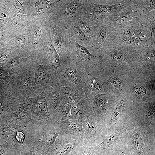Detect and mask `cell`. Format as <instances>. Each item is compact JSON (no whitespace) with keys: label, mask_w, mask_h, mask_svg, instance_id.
<instances>
[{"label":"cell","mask_w":155,"mask_h":155,"mask_svg":"<svg viewBox=\"0 0 155 155\" xmlns=\"http://www.w3.org/2000/svg\"><path fill=\"white\" fill-rule=\"evenodd\" d=\"M134 127L125 145L133 155H155V125L142 124L132 118Z\"/></svg>","instance_id":"1"},{"label":"cell","mask_w":155,"mask_h":155,"mask_svg":"<svg viewBox=\"0 0 155 155\" xmlns=\"http://www.w3.org/2000/svg\"><path fill=\"white\" fill-rule=\"evenodd\" d=\"M26 99L32 113V119L24 130L34 132L36 135L46 124L52 121L48 109L45 90L44 89L37 96L28 97Z\"/></svg>","instance_id":"2"},{"label":"cell","mask_w":155,"mask_h":155,"mask_svg":"<svg viewBox=\"0 0 155 155\" xmlns=\"http://www.w3.org/2000/svg\"><path fill=\"white\" fill-rule=\"evenodd\" d=\"M103 116L109 132L131 124L133 112L130 109L129 102L123 98L114 103Z\"/></svg>","instance_id":"3"},{"label":"cell","mask_w":155,"mask_h":155,"mask_svg":"<svg viewBox=\"0 0 155 155\" xmlns=\"http://www.w3.org/2000/svg\"><path fill=\"white\" fill-rule=\"evenodd\" d=\"M131 2V0H121L115 4L108 5L105 3H96L93 0H84V13L97 25L110 15L127 9Z\"/></svg>","instance_id":"4"},{"label":"cell","mask_w":155,"mask_h":155,"mask_svg":"<svg viewBox=\"0 0 155 155\" xmlns=\"http://www.w3.org/2000/svg\"><path fill=\"white\" fill-rule=\"evenodd\" d=\"M83 137L81 144L89 148L103 141L108 133L103 116L93 114L82 122Z\"/></svg>","instance_id":"5"},{"label":"cell","mask_w":155,"mask_h":155,"mask_svg":"<svg viewBox=\"0 0 155 155\" xmlns=\"http://www.w3.org/2000/svg\"><path fill=\"white\" fill-rule=\"evenodd\" d=\"M111 34L131 36L151 40L150 26L147 14L139 13L131 21L122 25L113 28Z\"/></svg>","instance_id":"6"},{"label":"cell","mask_w":155,"mask_h":155,"mask_svg":"<svg viewBox=\"0 0 155 155\" xmlns=\"http://www.w3.org/2000/svg\"><path fill=\"white\" fill-rule=\"evenodd\" d=\"M67 59L81 63L92 75L94 70L100 66L102 62L99 55L91 53L86 48L72 41L68 46Z\"/></svg>","instance_id":"7"},{"label":"cell","mask_w":155,"mask_h":155,"mask_svg":"<svg viewBox=\"0 0 155 155\" xmlns=\"http://www.w3.org/2000/svg\"><path fill=\"white\" fill-rule=\"evenodd\" d=\"M133 127L132 123L125 127L108 132L101 143L90 148L99 155H111L119 148L125 146L128 134Z\"/></svg>","instance_id":"8"},{"label":"cell","mask_w":155,"mask_h":155,"mask_svg":"<svg viewBox=\"0 0 155 155\" xmlns=\"http://www.w3.org/2000/svg\"><path fill=\"white\" fill-rule=\"evenodd\" d=\"M99 55L101 59L106 58L116 63L127 62L130 67L131 59L134 56V51L123 47L118 40L110 36L101 49Z\"/></svg>","instance_id":"9"},{"label":"cell","mask_w":155,"mask_h":155,"mask_svg":"<svg viewBox=\"0 0 155 155\" xmlns=\"http://www.w3.org/2000/svg\"><path fill=\"white\" fill-rule=\"evenodd\" d=\"M29 65L12 76L11 87L13 92L27 98L37 90L34 80V72Z\"/></svg>","instance_id":"10"},{"label":"cell","mask_w":155,"mask_h":155,"mask_svg":"<svg viewBox=\"0 0 155 155\" xmlns=\"http://www.w3.org/2000/svg\"><path fill=\"white\" fill-rule=\"evenodd\" d=\"M86 70L80 63L67 59L61 61L58 73L60 79L71 82L83 90Z\"/></svg>","instance_id":"11"},{"label":"cell","mask_w":155,"mask_h":155,"mask_svg":"<svg viewBox=\"0 0 155 155\" xmlns=\"http://www.w3.org/2000/svg\"><path fill=\"white\" fill-rule=\"evenodd\" d=\"M52 36L54 46L61 60L66 59L68 46L71 41L62 22L54 17L52 20Z\"/></svg>","instance_id":"12"},{"label":"cell","mask_w":155,"mask_h":155,"mask_svg":"<svg viewBox=\"0 0 155 155\" xmlns=\"http://www.w3.org/2000/svg\"><path fill=\"white\" fill-rule=\"evenodd\" d=\"M51 86L59 93L61 101L71 104L77 103L85 96L83 90L67 80L60 79Z\"/></svg>","instance_id":"13"},{"label":"cell","mask_w":155,"mask_h":155,"mask_svg":"<svg viewBox=\"0 0 155 155\" xmlns=\"http://www.w3.org/2000/svg\"><path fill=\"white\" fill-rule=\"evenodd\" d=\"M83 1L84 0H65L55 11L54 16L65 21H77L83 13Z\"/></svg>","instance_id":"14"},{"label":"cell","mask_w":155,"mask_h":155,"mask_svg":"<svg viewBox=\"0 0 155 155\" xmlns=\"http://www.w3.org/2000/svg\"><path fill=\"white\" fill-rule=\"evenodd\" d=\"M36 64L33 65L32 67L34 73V80L36 89L49 85L51 86L55 83L53 72L41 55Z\"/></svg>","instance_id":"15"},{"label":"cell","mask_w":155,"mask_h":155,"mask_svg":"<svg viewBox=\"0 0 155 155\" xmlns=\"http://www.w3.org/2000/svg\"><path fill=\"white\" fill-rule=\"evenodd\" d=\"M80 143L70 135L60 133L45 154L68 155Z\"/></svg>","instance_id":"16"},{"label":"cell","mask_w":155,"mask_h":155,"mask_svg":"<svg viewBox=\"0 0 155 155\" xmlns=\"http://www.w3.org/2000/svg\"><path fill=\"white\" fill-rule=\"evenodd\" d=\"M112 28L109 26L104 20L96 25L91 46L88 50L91 53L100 54L101 49L112 34Z\"/></svg>","instance_id":"17"},{"label":"cell","mask_w":155,"mask_h":155,"mask_svg":"<svg viewBox=\"0 0 155 155\" xmlns=\"http://www.w3.org/2000/svg\"><path fill=\"white\" fill-rule=\"evenodd\" d=\"M60 133L58 123L53 121L46 124L42 129L38 137V145L41 146L45 153L54 143Z\"/></svg>","instance_id":"18"},{"label":"cell","mask_w":155,"mask_h":155,"mask_svg":"<svg viewBox=\"0 0 155 155\" xmlns=\"http://www.w3.org/2000/svg\"><path fill=\"white\" fill-rule=\"evenodd\" d=\"M60 20L64 24L71 40L86 47L88 50L90 46L92 38L87 36L82 31L77 21L70 22Z\"/></svg>","instance_id":"19"},{"label":"cell","mask_w":155,"mask_h":155,"mask_svg":"<svg viewBox=\"0 0 155 155\" xmlns=\"http://www.w3.org/2000/svg\"><path fill=\"white\" fill-rule=\"evenodd\" d=\"M94 114L91 100L84 96L77 103L72 104L67 119L83 120Z\"/></svg>","instance_id":"20"},{"label":"cell","mask_w":155,"mask_h":155,"mask_svg":"<svg viewBox=\"0 0 155 155\" xmlns=\"http://www.w3.org/2000/svg\"><path fill=\"white\" fill-rule=\"evenodd\" d=\"M82 122L78 119H67L58 123L60 133L69 135L81 144L83 137Z\"/></svg>","instance_id":"21"},{"label":"cell","mask_w":155,"mask_h":155,"mask_svg":"<svg viewBox=\"0 0 155 155\" xmlns=\"http://www.w3.org/2000/svg\"><path fill=\"white\" fill-rule=\"evenodd\" d=\"M41 55L51 68L56 80H59L58 69L61 64L60 58L49 38Z\"/></svg>","instance_id":"22"},{"label":"cell","mask_w":155,"mask_h":155,"mask_svg":"<svg viewBox=\"0 0 155 155\" xmlns=\"http://www.w3.org/2000/svg\"><path fill=\"white\" fill-rule=\"evenodd\" d=\"M83 89L85 96L91 100L95 96L104 92L105 88L100 79L92 75L86 70Z\"/></svg>","instance_id":"23"},{"label":"cell","mask_w":155,"mask_h":155,"mask_svg":"<svg viewBox=\"0 0 155 155\" xmlns=\"http://www.w3.org/2000/svg\"><path fill=\"white\" fill-rule=\"evenodd\" d=\"M139 11V10L137 9L131 3L129 7L126 10L118 13L113 14L104 20L109 26L114 28L129 22L137 15Z\"/></svg>","instance_id":"24"},{"label":"cell","mask_w":155,"mask_h":155,"mask_svg":"<svg viewBox=\"0 0 155 155\" xmlns=\"http://www.w3.org/2000/svg\"><path fill=\"white\" fill-rule=\"evenodd\" d=\"M18 130H24L15 119L7 120L0 124V136L5 140L11 146H14L18 142L15 138V133Z\"/></svg>","instance_id":"25"},{"label":"cell","mask_w":155,"mask_h":155,"mask_svg":"<svg viewBox=\"0 0 155 155\" xmlns=\"http://www.w3.org/2000/svg\"><path fill=\"white\" fill-rule=\"evenodd\" d=\"M155 112L154 102H149L141 110L133 111V118L142 124L155 125Z\"/></svg>","instance_id":"26"},{"label":"cell","mask_w":155,"mask_h":155,"mask_svg":"<svg viewBox=\"0 0 155 155\" xmlns=\"http://www.w3.org/2000/svg\"><path fill=\"white\" fill-rule=\"evenodd\" d=\"M110 36L118 40L124 47L129 48L135 50L153 43L151 40H146L129 36L111 34Z\"/></svg>","instance_id":"27"},{"label":"cell","mask_w":155,"mask_h":155,"mask_svg":"<svg viewBox=\"0 0 155 155\" xmlns=\"http://www.w3.org/2000/svg\"><path fill=\"white\" fill-rule=\"evenodd\" d=\"M94 114L104 115L110 108L108 99L106 94H99L91 100Z\"/></svg>","instance_id":"28"},{"label":"cell","mask_w":155,"mask_h":155,"mask_svg":"<svg viewBox=\"0 0 155 155\" xmlns=\"http://www.w3.org/2000/svg\"><path fill=\"white\" fill-rule=\"evenodd\" d=\"M44 89L46 92L49 111L55 110L59 107L61 102L59 93L49 85H46Z\"/></svg>","instance_id":"29"},{"label":"cell","mask_w":155,"mask_h":155,"mask_svg":"<svg viewBox=\"0 0 155 155\" xmlns=\"http://www.w3.org/2000/svg\"><path fill=\"white\" fill-rule=\"evenodd\" d=\"M71 105V104L61 101L57 108L49 111L52 120L58 123L67 119Z\"/></svg>","instance_id":"30"},{"label":"cell","mask_w":155,"mask_h":155,"mask_svg":"<svg viewBox=\"0 0 155 155\" xmlns=\"http://www.w3.org/2000/svg\"><path fill=\"white\" fill-rule=\"evenodd\" d=\"M78 26L84 33L92 38L94 35L96 24L84 14H82L77 20Z\"/></svg>","instance_id":"31"},{"label":"cell","mask_w":155,"mask_h":155,"mask_svg":"<svg viewBox=\"0 0 155 155\" xmlns=\"http://www.w3.org/2000/svg\"><path fill=\"white\" fill-rule=\"evenodd\" d=\"M131 3L140 11L143 16L155 9L154 0H131Z\"/></svg>","instance_id":"32"},{"label":"cell","mask_w":155,"mask_h":155,"mask_svg":"<svg viewBox=\"0 0 155 155\" xmlns=\"http://www.w3.org/2000/svg\"><path fill=\"white\" fill-rule=\"evenodd\" d=\"M32 119V113L28 106L14 119L21 127L24 130L29 123Z\"/></svg>","instance_id":"33"},{"label":"cell","mask_w":155,"mask_h":155,"mask_svg":"<svg viewBox=\"0 0 155 155\" xmlns=\"http://www.w3.org/2000/svg\"><path fill=\"white\" fill-rule=\"evenodd\" d=\"M68 155H99L91 148L80 143Z\"/></svg>","instance_id":"34"},{"label":"cell","mask_w":155,"mask_h":155,"mask_svg":"<svg viewBox=\"0 0 155 155\" xmlns=\"http://www.w3.org/2000/svg\"><path fill=\"white\" fill-rule=\"evenodd\" d=\"M147 15L148 17L150 26V39L152 42L155 44V11L152 10Z\"/></svg>","instance_id":"35"},{"label":"cell","mask_w":155,"mask_h":155,"mask_svg":"<svg viewBox=\"0 0 155 155\" xmlns=\"http://www.w3.org/2000/svg\"><path fill=\"white\" fill-rule=\"evenodd\" d=\"M134 90L137 97L140 99H142L146 94V89L140 85L138 84L135 86L134 88Z\"/></svg>","instance_id":"36"},{"label":"cell","mask_w":155,"mask_h":155,"mask_svg":"<svg viewBox=\"0 0 155 155\" xmlns=\"http://www.w3.org/2000/svg\"><path fill=\"white\" fill-rule=\"evenodd\" d=\"M111 155H133L125 146H122L117 149Z\"/></svg>","instance_id":"37"},{"label":"cell","mask_w":155,"mask_h":155,"mask_svg":"<svg viewBox=\"0 0 155 155\" xmlns=\"http://www.w3.org/2000/svg\"><path fill=\"white\" fill-rule=\"evenodd\" d=\"M31 148L28 145L20 144L19 146V155H32Z\"/></svg>","instance_id":"38"},{"label":"cell","mask_w":155,"mask_h":155,"mask_svg":"<svg viewBox=\"0 0 155 155\" xmlns=\"http://www.w3.org/2000/svg\"><path fill=\"white\" fill-rule=\"evenodd\" d=\"M42 32L41 30H37L34 33L32 39V42L33 45L34 47L36 46L39 42Z\"/></svg>","instance_id":"39"},{"label":"cell","mask_w":155,"mask_h":155,"mask_svg":"<svg viewBox=\"0 0 155 155\" xmlns=\"http://www.w3.org/2000/svg\"><path fill=\"white\" fill-rule=\"evenodd\" d=\"M25 135L23 131L18 130L15 133V138L16 141L22 145L25 139Z\"/></svg>","instance_id":"40"},{"label":"cell","mask_w":155,"mask_h":155,"mask_svg":"<svg viewBox=\"0 0 155 155\" xmlns=\"http://www.w3.org/2000/svg\"><path fill=\"white\" fill-rule=\"evenodd\" d=\"M31 149L32 155H44L45 154L41 146L39 144L31 147Z\"/></svg>","instance_id":"41"},{"label":"cell","mask_w":155,"mask_h":155,"mask_svg":"<svg viewBox=\"0 0 155 155\" xmlns=\"http://www.w3.org/2000/svg\"><path fill=\"white\" fill-rule=\"evenodd\" d=\"M110 82L113 85L115 88V89L116 88H119L122 86L123 82L119 78L117 77H114L109 79L108 81V82Z\"/></svg>","instance_id":"42"},{"label":"cell","mask_w":155,"mask_h":155,"mask_svg":"<svg viewBox=\"0 0 155 155\" xmlns=\"http://www.w3.org/2000/svg\"><path fill=\"white\" fill-rule=\"evenodd\" d=\"M0 80L11 81V76L6 70L0 69Z\"/></svg>","instance_id":"43"},{"label":"cell","mask_w":155,"mask_h":155,"mask_svg":"<svg viewBox=\"0 0 155 155\" xmlns=\"http://www.w3.org/2000/svg\"><path fill=\"white\" fill-rule=\"evenodd\" d=\"M25 42V38L23 35L19 36L17 39V44L21 48H22L24 46Z\"/></svg>","instance_id":"44"},{"label":"cell","mask_w":155,"mask_h":155,"mask_svg":"<svg viewBox=\"0 0 155 155\" xmlns=\"http://www.w3.org/2000/svg\"><path fill=\"white\" fill-rule=\"evenodd\" d=\"M10 155H19V149L18 147L13 148Z\"/></svg>","instance_id":"45"},{"label":"cell","mask_w":155,"mask_h":155,"mask_svg":"<svg viewBox=\"0 0 155 155\" xmlns=\"http://www.w3.org/2000/svg\"><path fill=\"white\" fill-rule=\"evenodd\" d=\"M5 108L3 104L1 102H0V118L5 113Z\"/></svg>","instance_id":"46"},{"label":"cell","mask_w":155,"mask_h":155,"mask_svg":"<svg viewBox=\"0 0 155 155\" xmlns=\"http://www.w3.org/2000/svg\"><path fill=\"white\" fill-rule=\"evenodd\" d=\"M1 98H2L1 96L0 95V102H1Z\"/></svg>","instance_id":"47"},{"label":"cell","mask_w":155,"mask_h":155,"mask_svg":"<svg viewBox=\"0 0 155 155\" xmlns=\"http://www.w3.org/2000/svg\"><path fill=\"white\" fill-rule=\"evenodd\" d=\"M44 155H45V154H44Z\"/></svg>","instance_id":"48"}]
</instances>
